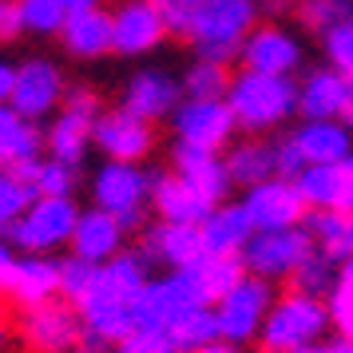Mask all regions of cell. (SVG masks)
I'll return each mask as SVG.
<instances>
[{"mask_svg": "<svg viewBox=\"0 0 353 353\" xmlns=\"http://www.w3.org/2000/svg\"><path fill=\"white\" fill-rule=\"evenodd\" d=\"M151 4H155V12H159L167 36H183V40H187L191 20H194V0H151Z\"/></svg>", "mask_w": 353, "mask_h": 353, "instance_id": "ab89813d", "label": "cell"}, {"mask_svg": "<svg viewBox=\"0 0 353 353\" xmlns=\"http://www.w3.org/2000/svg\"><path fill=\"white\" fill-rule=\"evenodd\" d=\"M17 270H20V250L0 234V298L17 294Z\"/></svg>", "mask_w": 353, "mask_h": 353, "instance_id": "7bdbcfd3", "label": "cell"}, {"mask_svg": "<svg viewBox=\"0 0 353 353\" xmlns=\"http://www.w3.org/2000/svg\"><path fill=\"white\" fill-rule=\"evenodd\" d=\"M242 207L250 214L254 230H286V226H302L305 223V203L294 179H266V183H254L242 191Z\"/></svg>", "mask_w": 353, "mask_h": 353, "instance_id": "9a60e30c", "label": "cell"}, {"mask_svg": "<svg viewBox=\"0 0 353 353\" xmlns=\"http://www.w3.org/2000/svg\"><path fill=\"white\" fill-rule=\"evenodd\" d=\"M330 325H334L330 321V305L321 298L290 290L282 298H274L270 314H266L262 330H258V345H262V353H294L302 345L321 341Z\"/></svg>", "mask_w": 353, "mask_h": 353, "instance_id": "277c9868", "label": "cell"}, {"mask_svg": "<svg viewBox=\"0 0 353 353\" xmlns=\"http://www.w3.org/2000/svg\"><path fill=\"white\" fill-rule=\"evenodd\" d=\"M17 175L40 199H76V187H80V167L76 163H64V159H52V155L32 159L28 167H20Z\"/></svg>", "mask_w": 353, "mask_h": 353, "instance_id": "4dcf8cb0", "label": "cell"}, {"mask_svg": "<svg viewBox=\"0 0 353 353\" xmlns=\"http://www.w3.org/2000/svg\"><path fill=\"white\" fill-rule=\"evenodd\" d=\"M334 353H353V341H345V337H341V341L334 345Z\"/></svg>", "mask_w": 353, "mask_h": 353, "instance_id": "f5cc1de1", "label": "cell"}, {"mask_svg": "<svg viewBox=\"0 0 353 353\" xmlns=\"http://www.w3.org/2000/svg\"><path fill=\"white\" fill-rule=\"evenodd\" d=\"M171 135L175 143H187V147H207V151H226L234 143V115L226 108V99H191L183 96L179 108L171 112Z\"/></svg>", "mask_w": 353, "mask_h": 353, "instance_id": "8fae6325", "label": "cell"}, {"mask_svg": "<svg viewBox=\"0 0 353 353\" xmlns=\"http://www.w3.org/2000/svg\"><path fill=\"white\" fill-rule=\"evenodd\" d=\"M12 83H17V68L8 64V60H0V108L12 99Z\"/></svg>", "mask_w": 353, "mask_h": 353, "instance_id": "bcb514c9", "label": "cell"}, {"mask_svg": "<svg viewBox=\"0 0 353 353\" xmlns=\"http://www.w3.org/2000/svg\"><path fill=\"white\" fill-rule=\"evenodd\" d=\"M337 270H341V262H334L330 254H321V250H310L305 262L294 270L290 278V290H298V294H310V298H330L337 286Z\"/></svg>", "mask_w": 353, "mask_h": 353, "instance_id": "d6a6232c", "label": "cell"}, {"mask_svg": "<svg viewBox=\"0 0 353 353\" xmlns=\"http://www.w3.org/2000/svg\"><path fill=\"white\" fill-rule=\"evenodd\" d=\"M305 210H353V155L337 163H314L294 175Z\"/></svg>", "mask_w": 353, "mask_h": 353, "instance_id": "e0dca14e", "label": "cell"}, {"mask_svg": "<svg viewBox=\"0 0 353 353\" xmlns=\"http://www.w3.org/2000/svg\"><path fill=\"white\" fill-rule=\"evenodd\" d=\"M48 298H60V258L56 254H20L12 302L40 305V302H48Z\"/></svg>", "mask_w": 353, "mask_h": 353, "instance_id": "f546056e", "label": "cell"}, {"mask_svg": "<svg viewBox=\"0 0 353 353\" xmlns=\"http://www.w3.org/2000/svg\"><path fill=\"white\" fill-rule=\"evenodd\" d=\"M17 8H20L24 36H60V28L68 20L60 0H17Z\"/></svg>", "mask_w": 353, "mask_h": 353, "instance_id": "d590c367", "label": "cell"}, {"mask_svg": "<svg viewBox=\"0 0 353 353\" xmlns=\"http://www.w3.org/2000/svg\"><path fill=\"white\" fill-rule=\"evenodd\" d=\"M341 123L353 131V80H350V88H345V103H341Z\"/></svg>", "mask_w": 353, "mask_h": 353, "instance_id": "681fc988", "label": "cell"}, {"mask_svg": "<svg viewBox=\"0 0 353 353\" xmlns=\"http://www.w3.org/2000/svg\"><path fill=\"white\" fill-rule=\"evenodd\" d=\"M321 52H325V64L334 72L353 80V12H345L341 20H334L321 32Z\"/></svg>", "mask_w": 353, "mask_h": 353, "instance_id": "e575fe53", "label": "cell"}, {"mask_svg": "<svg viewBox=\"0 0 353 353\" xmlns=\"http://www.w3.org/2000/svg\"><path fill=\"white\" fill-rule=\"evenodd\" d=\"M183 96L191 99H226V88H230V68L219 64V60H203V56H194L191 68L183 72Z\"/></svg>", "mask_w": 353, "mask_h": 353, "instance_id": "1f68e13d", "label": "cell"}, {"mask_svg": "<svg viewBox=\"0 0 353 353\" xmlns=\"http://www.w3.org/2000/svg\"><path fill=\"white\" fill-rule=\"evenodd\" d=\"M147 278H151V258L139 246H128L115 258L99 262L88 294L76 302V314L83 321V350L112 353L131 334V305Z\"/></svg>", "mask_w": 353, "mask_h": 353, "instance_id": "6da1fadb", "label": "cell"}, {"mask_svg": "<svg viewBox=\"0 0 353 353\" xmlns=\"http://www.w3.org/2000/svg\"><path fill=\"white\" fill-rule=\"evenodd\" d=\"M223 163H226V175H230V187H242V191L278 175V167H274V139H262V135L230 143L223 151Z\"/></svg>", "mask_w": 353, "mask_h": 353, "instance_id": "83f0119b", "label": "cell"}, {"mask_svg": "<svg viewBox=\"0 0 353 353\" xmlns=\"http://www.w3.org/2000/svg\"><path fill=\"white\" fill-rule=\"evenodd\" d=\"M258 12H262L258 0H199L187 40L203 60L230 64L239 60L242 40L254 32Z\"/></svg>", "mask_w": 353, "mask_h": 353, "instance_id": "3957f363", "label": "cell"}, {"mask_svg": "<svg viewBox=\"0 0 353 353\" xmlns=\"http://www.w3.org/2000/svg\"><path fill=\"white\" fill-rule=\"evenodd\" d=\"M68 96V80L64 68L48 60V56H32L17 64V83H12V108L32 123H48L52 115L60 112V103Z\"/></svg>", "mask_w": 353, "mask_h": 353, "instance_id": "7c38bea8", "label": "cell"}, {"mask_svg": "<svg viewBox=\"0 0 353 353\" xmlns=\"http://www.w3.org/2000/svg\"><path fill=\"white\" fill-rule=\"evenodd\" d=\"M274 167H278V179H294L305 167L302 155H298V147L290 143V135L274 139Z\"/></svg>", "mask_w": 353, "mask_h": 353, "instance_id": "ee69618b", "label": "cell"}, {"mask_svg": "<svg viewBox=\"0 0 353 353\" xmlns=\"http://www.w3.org/2000/svg\"><path fill=\"white\" fill-rule=\"evenodd\" d=\"M350 12V8H337V4H321V0H298V20H302L305 28H314V32H325L334 20H341Z\"/></svg>", "mask_w": 353, "mask_h": 353, "instance_id": "b9f144b4", "label": "cell"}, {"mask_svg": "<svg viewBox=\"0 0 353 353\" xmlns=\"http://www.w3.org/2000/svg\"><path fill=\"white\" fill-rule=\"evenodd\" d=\"M76 353H96V350H83V345H80V350H76Z\"/></svg>", "mask_w": 353, "mask_h": 353, "instance_id": "11a10c76", "label": "cell"}, {"mask_svg": "<svg viewBox=\"0 0 353 353\" xmlns=\"http://www.w3.org/2000/svg\"><path fill=\"white\" fill-rule=\"evenodd\" d=\"M64 4L68 17H76V12H92V8H103V0H60Z\"/></svg>", "mask_w": 353, "mask_h": 353, "instance_id": "7dc6e473", "label": "cell"}, {"mask_svg": "<svg viewBox=\"0 0 353 353\" xmlns=\"http://www.w3.org/2000/svg\"><path fill=\"white\" fill-rule=\"evenodd\" d=\"M76 199H40L24 207L17 223L4 230V239L17 246L20 254H56L60 246L72 242V226H76Z\"/></svg>", "mask_w": 353, "mask_h": 353, "instance_id": "52a82bcc", "label": "cell"}, {"mask_svg": "<svg viewBox=\"0 0 353 353\" xmlns=\"http://www.w3.org/2000/svg\"><path fill=\"white\" fill-rule=\"evenodd\" d=\"M139 250L151 258V266H167V270L194 266L199 258L207 254L203 234H199V223H163V219H155L143 230Z\"/></svg>", "mask_w": 353, "mask_h": 353, "instance_id": "d6986e66", "label": "cell"}, {"mask_svg": "<svg viewBox=\"0 0 353 353\" xmlns=\"http://www.w3.org/2000/svg\"><path fill=\"white\" fill-rule=\"evenodd\" d=\"M183 99V88L171 72L163 68H139L128 83H123V99L119 108L131 115H139L147 123H159V119H171V112Z\"/></svg>", "mask_w": 353, "mask_h": 353, "instance_id": "ac0fdd59", "label": "cell"}, {"mask_svg": "<svg viewBox=\"0 0 353 353\" xmlns=\"http://www.w3.org/2000/svg\"><path fill=\"white\" fill-rule=\"evenodd\" d=\"M345 88H350V80L330 64L310 68L298 80V115L302 119H341Z\"/></svg>", "mask_w": 353, "mask_h": 353, "instance_id": "603a6c76", "label": "cell"}, {"mask_svg": "<svg viewBox=\"0 0 353 353\" xmlns=\"http://www.w3.org/2000/svg\"><path fill=\"white\" fill-rule=\"evenodd\" d=\"M112 353H175L167 330H131Z\"/></svg>", "mask_w": 353, "mask_h": 353, "instance_id": "60d3db41", "label": "cell"}, {"mask_svg": "<svg viewBox=\"0 0 353 353\" xmlns=\"http://www.w3.org/2000/svg\"><path fill=\"white\" fill-rule=\"evenodd\" d=\"M321 4H337V8H353V0H321Z\"/></svg>", "mask_w": 353, "mask_h": 353, "instance_id": "db71d44e", "label": "cell"}, {"mask_svg": "<svg viewBox=\"0 0 353 353\" xmlns=\"http://www.w3.org/2000/svg\"><path fill=\"white\" fill-rule=\"evenodd\" d=\"M12 341H17V330H12L8 321L0 318V353H8V350H12Z\"/></svg>", "mask_w": 353, "mask_h": 353, "instance_id": "c3c4849f", "label": "cell"}, {"mask_svg": "<svg viewBox=\"0 0 353 353\" xmlns=\"http://www.w3.org/2000/svg\"><path fill=\"white\" fill-rule=\"evenodd\" d=\"M68 250H72L76 258H83V262L99 266V262L115 258L119 250H128V226L119 223L115 214H108V210L88 207V210L76 214V226H72V242H68Z\"/></svg>", "mask_w": 353, "mask_h": 353, "instance_id": "ffe728a7", "label": "cell"}, {"mask_svg": "<svg viewBox=\"0 0 353 353\" xmlns=\"http://www.w3.org/2000/svg\"><path fill=\"white\" fill-rule=\"evenodd\" d=\"M290 143L298 147L305 167L314 163H337L353 155V135L341 119H302L298 128L290 131Z\"/></svg>", "mask_w": 353, "mask_h": 353, "instance_id": "7402d4cb", "label": "cell"}, {"mask_svg": "<svg viewBox=\"0 0 353 353\" xmlns=\"http://www.w3.org/2000/svg\"><path fill=\"white\" fill-rule=\"evenodd\" d=\"M194 4H199V0H194Z\"/></svg>", "mask_w": 353, "mask_h": 353, "instance_id": "9f6ffc18", "label": "cell"}, {"mask_svg": "<svg viewBox=\"0 0 353 353\" xmlns=\"http://www.w3.org/2000/svg\"><path fill=\"white\" fill-rule=\"evenodd\" d=\"M167 334H171L175 353H194V350H203V345H210V341H219L214 305H199V310H191V314H183Z\"/></svg>", "mask_w": 353, "mask_h": 353, "instance_id": "836d02e7", "label": "cell"}, {"mask_svg": "<svg viewBox=\"0 0 353 353\" xmlns=\"http://www.w3.org/2000/svg\"><path fill=\"white\" fill-rule=\"evenodd\" d=\"M167 171H175L187 187H194L210 207L226 203V194H230V175H226L223 151L175 143V147H171V167H167Z\"/></svg>", "mask_w": 353, "mask_h": 353, "instance_id": "44dd1931", "label": "cell"}, {"mask_svg": "<svg viewBox=\"0 0 353 353\" xmlns=\"http://www.w3.org/2000/svg\"><path fill=\"white\" fill-rule=\"evenodd\" d=\"M325 305H330V321L337 325V334L345 337V341H353V258L341 262L337 286H334V294L325 298Z\"/></svg>", "mask_w": 353, "mask_h": 353, "instance_id": "8d00e7d4", "label": "cell"}, {"mask_svg": "<svg viewBox=\"0 0 353 353\" xmlns=\"http://www.w3.org/2000/svg\"><path fill=\"white\" fill-rule=\"evenodd\" d=\"M274 282H262L254 274H242L234 286L214 302V321H219V341L230 345H250L258 341V330L274 305Z\"/></svg>", "mask_w": 353, "mask_h": 353, "instance_id": "ba28073f", "label": "cell"}, {"mask_svg": "<svg viewBox=\"0 0 353 353\" xmlns=\"http://www.w3.org/2000/svg\"><path fill=\"white\" fill-rule=\"evenodd\" d=\"M167 40L159 12L151 0H119L112 8V52L115 56H147Z\"/></svg>", "mask_w": 353, "mask_h": 353, "instance_id": "2e32d148", "label": "cell"}, {"mask_svg": "<svg viewBox=\"0 0 353 353\" xmlns=\"http://www.w3.org/2000/svg\"><path fill=\"white\" fill-rule=\"evenodd\" d=\"M199 234H203L207 254H242V246L254 234V223H250V214L242 207V199L239 203L226 199V203H219V207L199 223Z\"/></svg>", "mask_w": 353, "mask_h": 353, "instance_id": "484cf974", "label": "cell"}, {"mask_svg": "<svg viewBox=\"0 0 353 353\" xmlns=\"http://www.w3.org/2000/svg\"><path fill=\"white\" fill-rule=\"evenodd\" d=\"M226 108L234 115L239 131L266 135V131L282 128L290 115H298V80H290V76H258V72L242 68L239 76H230Z\"/></svg>", "mask_w": 353, "mask_h": 353, "instance_id": "7a4b0ae2", "label": "cell"}, {"mask_svg": "<svg viewBox=\"0 0 353 353\" xmlns=\"http://www.w3.org/2000/svg\"><path fill=\"white\" fill-rule=\"evenodd\" d=\"M302 226L314 250L330 254L334 262L353 258V210H310Z\"/></svg>", "mask_w": 353, "mask_h": 353, "instance_id": "f1b7e54d", "label": "cell"}, {"mask_svg": "<svg viewBox=\"0 0 353 353\" xmlns=\"http://www.w3.org/2000/svg\"><path fill=\"white\" fill-rule=\"evenodd\" d=\"M92 278H96V266L92 262H83V258L68 254L60 258V298L64 302H80L83 294H88V286H92Z\"/></svg>", "mask_w": 353, "mask_h": 353, "instance_id": "f35d334b", "label": "cell"}, {"mask_svg": "<svg viewBox=\"0 0 353 353\" xmlns=\"http://www.w3.org/2000/svg\"><path fill=\"white\" fill-rule=\"evenodd\" d=\"M99 112H103V103H99V96L92 88L68 83V96L60 103V112L44 123V155L83 167L88 151H92V128H96Z\"/></svg>", "mask_w": 353, "mask_h": 353, "instance_id": "8992f818", "label": "cell"}, {"mask_svg": "<svg viewBox=\"0 0 353 353\" xmlns=\"http://www.w3.org/2000/svg\"><path fill=\"white\" fill-rule=\"evenodd\" d=\"M194 353H242V345H230V341H210V345H203V350Z\"/></svg>", "mask_w": 353, "mask_h": 353, "instance_id": "f907efd6", "label": "cell"}, {"mask_svg": "<svg viewBox=\"0 0 353 353\" xmlns=\"http://www.w3.org/2000/svg\"><path fill=\"white\" fill-rule=\"evenodd\" d=\"M40 155H44V128L24 119L12 103H4L0 108V167L20 171Z\"/></svg>", "mask_w": 353, "mask_h": 353, "instance_id": "4316f807", "label": "cell"}, {"mask_svg": "<svg viewBox=\"0 0 353 353\" xmlns=\"http://www.w3.org/2000/svg\"><path fill=\"white\" fill-rule=\"evenodd\" d=\"M151 183L155 171H147L143 163H119V159H103L92 171V207L115 214L128 230H139L151 210Z\"/></svg>", "mask_w": 353, "mask_h": 353, "instance_id": "5b68a950", "label": "cell"}, {"mask_svg": "<svg viewBox=\"0 0 353 353\" xmlns=\"http://www.w3.org/2000/svg\"><path fill=\"white\" fill-rule=\"evenodd\" d=\"M310 250L314 242L305 234V226H286V230H254L239 258L242 270L262 282H290Z\"/></svg>", "mask_w": 353, "mask_h": 353, "instance_id": "30bf717a", "label": "cell"}, {"mask_svg": "<svg viewBox=\"0 0 353 353\" xmlns=\"http://www.w3.org/2000/svg\"><path fill=\"white\" fill-rule=\"evenodd\" d=\"M294 353H334V345H325V341H314V345H302V350Z\"/></svg>", "mask_w": 353, "mask_h": 353, "instance_id": "816d5d0a", "label": "cell"}, {"mask_svg": "<svg viewBox=\"0 0 353 353\" xmlns=\"http://www.w3.org/2000/svg\"><path fill=\"white\" fill-rule=\"evenodd\" d=\"M239 60L246 72H258V76H298V68L305 60L302 40L282 28V24H254V32L242 40Z\"/></svg>", "mask_w": 353, "mask_h": 353, "instance_id": "5bb4252c", "label": "cell"}, {"mask_svg": "<svg viewBox=\"0 0 353 353\" xmlns=\"http://www.w3.org/2000/svg\"><path fill=\"white\" fill-rule=\"evenodd\" d=\"M17 337L28 345V353H76L83 345V321L72 302L48 298L20 310Z\"/></svg>", "mask_w": 353, "mask_h": 353, "instance_id": "9c48e42d", "label": "cell"}, {"mask_svg": "<svg viewBox=\"0 0 353 353\" xmlns=\"http://www.w3.org/2000/svg\"><path fill=\"white\" fill-rule=\"evenodd\" d=\"M17 36H24L17 0H0V44H8V40H17Z\"/></svg>", "mask_w": 353, "mask_h": 353, "instance_id": "f6af8a7d", "label": "cell"}, {"mask_svg": "<svg viewBox=\"0 0 353 353\" xmlns=\"http://www.w3.org/2000/svg\"><path fill=\"white\" fill-rule=\"evenodd\" d=\"M32 199H36L32 187H28V183H24L17 171L0 167V234L17 223L20 214H24V207H28Z\"/></svg>", "mask_w": 353, "mask_h": 353, "instance_id": "74e56055", "label": "cell"}, {"mask_svg": "<svg viewBox=\"0 0 353 353\" xmlns=\"http://www.w3.org/2000/svg\"><path fill=\"white\" fill-rule=\"evenodd\" d=\"M60 44L72 60H103L112 56V12L108 8H92V12H76L64 20L60 28Z\"/></svg>", "mask_w": 353, "mask_h": 353, "instance_id": "d4e9b609", "label": "cell"}, {"mask_svg": "<svg viewBox=\"0 0 353 353\" xmlns=\"http://www.w3.org/2000/svg\"><path fill=\"white\" fill-rule=\"evenodd\" d=\"M92 147L103 159L147 163V155L155 151V123H147L123 108H103L92 128Z\"/></svg>", "mask_w": 353, "mask_h": 353, "instance_id": "4fadbf2b", "label": "cell"}, {"mask_svg": "<svg viewBox=\"0 0 353 353\" xmlns=\"http://www.w3.org/2000/svg\"><path fill=\"white\" fill-rule=\"evenodd\" d=\"M151 210L159 214L163 223H203L214 207H210L194 187H187L175 171H155V183H151Z\"/></svg>", "mask_w": 353, "mask_h": 353, "instance_id": "cb8c5ba5", "label": "cell"}]
</instances>
